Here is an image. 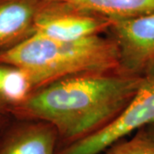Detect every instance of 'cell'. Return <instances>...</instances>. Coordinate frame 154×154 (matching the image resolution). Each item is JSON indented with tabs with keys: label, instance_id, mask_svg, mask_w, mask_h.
Listing matches in <instances>:
<instances>
[{
	"label": "cell",
	"instance_id": "ba28073f",
	"mask_svg": "<svg viewBox=\"0 0 154 154\" xmlns=\"http://www.w3.org/2000/svg\"><path fill=\"white\" fill-rule=\"evenodd\" d=\"M108 19H124L154 12V0H45Z\"/></svg>",
	"mask_w": 154,
	"mask_h": 154
},
{
	"label": "cell",
	"instance_id": "7c38bea8",
	"mask_svg": "<svg viewBox=\"0 0 154 154\" xmlns=\"http://www.w3.org/2000/svg\"><path fill=\"white\" fill-rule=\"evenodd\" d=\"M10 116L4 115L0 113V131L4 129L10 123Z\"/></svg>",
	"mask_w": 154,
	"mask_h": 154
},
{
	"label": "cell",
	"instance_id": "6da1fadb",
	"mask_svg": "<svg viewBox=\"0 0 154 154\" xmlns=\"http://www.w3.org/2000/svg\"><path fill=\"white\" fill-rule=\"evenodd\" d=\"M142 80L143 75L123 70L64 77L33 91L10 116L51 124L58 134L59 149L110 122L131 101Z\"/></svg>",
	"mask_w": 154,
	"mask_h": 154
},
{
	"label": "cell",
	"instance_id": "30bf717a",
	"mask_svg": "<svg viewBox=\"0 0 154 154\" xmlns=\"http://www.w3.org/2000/svg\"><path fill=\"white\" fill-rule=\"evenodd\" d=\"M100 154H154V140L141 128L131 139L122 140Z\"/></svg>",
	"mask_w": 154,
	"mask_h": 154
},
{
	"label": "cell",
	"instance_id": "9c48e42d",
	"mask_svg": "<svg viewBox=\"0 0 154 154\" xmlns=\"http://www.w3.org/2000/svg\"><path fill=\"white\" fill-rule=\"evenodd\" d=\"M35 91V86L28 72L17 67L8 66L2 82V96L11 110L22 104Z\"/></svg>",
	"mask_w": 154,
	"mask_h": 154
},
{
	"label": "cell",
	"instance_id": "277c9868",
	"mask_svg": "<svg viewBox=\"0 0 154 154\" xmlns=\"http://www.w3.org/2000/svg\"><path fill=\"white\" fill-rule=\"evenodd\" d=\"M109 20V30L118 47L122 70L143 75L154 63V12Z\"/></svg>",
	"mask_w": 154,
	"mask_h": 154
},
{
	"label": "cell",
	"instance_id": "3957f363",
	"mask_svg": "<svg viewBox=\"0 0 154 154\" xmlns=\"http://www.w3.org/2000/svg\"><path fill=\"white\" fill-rule=\"evenodd\" d=\"M154 123V63L143 74L137 93L107 125L74 143L57 150V154H100L136 130Z\"/></svg>",
	"mask_w": 154,
	"mask_h": 154
},
{
	"label": "cell",
	"instance_id": "52a82bcc",
	"mask_svg": "<svg viewBox=\"0 0 154 154\" xmlns=\"http://www.w3.org/2000/svg\"><path fill=\"white\" fill-rule=\"evenodd\" d=\"M45 0H0V52L33 34Z\"/></svg>",
	"mask_w": 154,
	"mask_h": 154
},
{
	"label": "cell",
	"instance_id": "5b68a950",
	"mask_svg": "<svg viewBox=\"0 0 154 154\" xmlns=\"http://www.w3.org/2000/svg\"><path fill=\"white\" fill-rule=\"evenodd\" d=\"M110 21L104 17L47 1L34 23L33 34L73 41L109 30Z\"/></svg>",
	"mask_w": 154,
	"mask_h": 154
},
{
	"label": "cell",
	"instance_id": "4fadbf2b",
	"mask_svg": "<svg viewBox=\"0 0 154 154\" xmlns=\"http://www.w3.org/2000/svg\"><path fill=\"white\" fill-rule=\"evenodd\" d=\"M144 131L146 134V135L148 136L150 139H152V140H154V123L148 125V126L143 128Z\"/></svg>",
	"mask_w": 154,
	"mask_h": 154
},
{
	"label": "cell",
	"instance_id": "8fae6325",
	"mask_svg": "<svg viewBox=\"0 0 154 154\" xmlns=\"http://www.w3.org/2000/svg\"><path fill=\"white\" fill-rule=\"evenodd\" d=\"M7 69H8V66L0 64V113L4 114V115L10 116L9 115L10 108L7 105L5 101L3 99V96H2V82H3V78H4V75L5 74Z\"/></svg>",
	"mask_w": 154,
	"mask_h": 154
},
{
	"label": "cell",
	"instance_id": "7a4b0ae2",
	"mask_svg": "<svg viewBox=\"0 0 154 154\" xmlns=\"http://www.w3.org/2000/svg\"><path fill=\"white\" fill-rule=\"evenodd\" d=\"M0 64L26 70L33 80L35 90L75 75L122 70L115 40L100 34L73 41L32 34L1 51Z\"/></svg>",
	"mask_w": 154,
	"mask_h": 154
},
{
	"label": "cell",
	"instance_id": "8992f818",
	"mask_svg": "<svg viewBox=\"0 0 154 154\" xmlns=\"http://www.w3.org/2000/svg\"><path fill=\"white\" fill-rule=\"evenodd\" d=\"M58 134L48 122L17 120L0 131V154H57Z\"/></svg>",
	"mask_w": 154,
	"mask_h": 154
}]
</instances>
